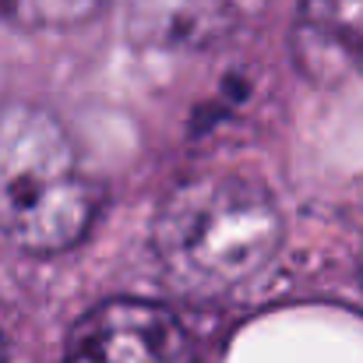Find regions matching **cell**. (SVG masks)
Segmentation results:
<instances>
[{"label": "cell", "mask_w": 363, "mask_h": 363, "mask_svg": "<svg viewBox=\"0 0 363 363\" xmlns=\"http://www.w3.org/2000/svg\"><path fill=\"white\" fill-rule=\"evenodd\" d=\"M233 0H127V28L141 46H208L230 28Z\"/></svg>", "instance_id": "5b68a950"}, {"label": "cell", "mask_w": 363, "mask_h": 363, "mask_svg": "<svg viewBox=\"0 0 363 363\" xmlns=\"http://www.w3.org/2000/svg\"><path fill=\"white\" fill-rule=\"evenodd\" d=\"M60 363H198V346L169 307L123 296L74 325Z\"/></svg>", "instance_id": "3957f363"}, {"label": "cell", "mask_w": 363, "mask_h": 363, "mask_svg": "<svg viewBox=\"0 0 363 363\" xmlns=\"http://www.w3.org/2000/svg\"><path fill=\"white\" fill-rule=\"evenodd\" d=\"M103 187L46 106L0 103V233L28 254H64L99 219Z\"/></svg>", "instance_id": "7a4b0ae2"}, {"label": "cell", "mask_w": 363, "mask_h": 363, "mask_svg": "<svg viewBox=\"0 0 363 363\" xmlns=\"http://www.w3.org/2000/svg\"><path fill=\"white\" fill-rule=\"evenodd\" d=\"M103 7V0H0V18L28 28H57V25H78L92 18Z\"/></svg>", "instance_id": "8992f818"}, {"label": "cell", "mask_w": 363, "mask_h": 363, "mask_svg": "<svg viewBox=\"0 0 363 363\" xmlns=\"http://www.w3.org/2000/svg\"><path fill=\"white\" fill-rule=\"evenodd\" d=\"M293 57L311 82H342L363 67V0H300Z\"/></svg>", "instance_id": "277c9868"}, {"label": "cell", "mask_w": 363, "mask_h": 363, "mask_svg": "<svg viewBox=\"0 0 363 363\" xmlns=\"http://www.w3.org/2000/svg\"><path fill=\"white\" fill-rule=\"evenodd\" d=\"M0 363H7V342H4V332H0Z\"/></svg>", "instance_id": "52a82bcc"}, {"label": "cell", "mask_w": 363, "mask_h": 363, "mask_svg": "<svg viewBox=\"0 0 363 363\" xmlns=\"http://www.w3.org/2000/svg\"><path fill=\"white\" fill-rule=\"evenodd\" d=\"M282 243V212L264 184L198 173L177 184L155 219L152 250L166 282L191 300H219L250 282Z\"/></svg>", "instance_id": "6da1fadb"}]
</instances>
